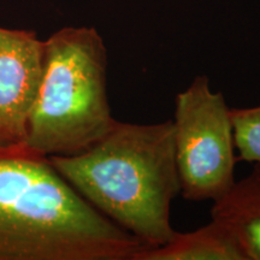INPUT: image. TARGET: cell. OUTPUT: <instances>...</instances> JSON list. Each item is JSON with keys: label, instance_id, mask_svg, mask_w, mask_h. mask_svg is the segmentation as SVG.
<instances>
[{"label": "cell", "instance_id": "cell-1", "mask_svg": "<svg viewBox=\"0 0 260 260\" xmlns=\"http://www.w3.org/2000/svg\"><path fill=\"white\" fill-rule=\"evenodd\" d=\"M144 245L24 146L0 147V260H133Z\"/></svg>", "mask_w": 260, "mask_h": 260}, {"label": "cell", "instance_id": "cell-2", "mask_svg": "<svg viewBox=\"0 0 260 260\" xmlns=\"http://www.w3.org/2000/svg\"><path fill=\"white\" fill-rule=\"evenodd\" d=\"M48 161L94 209L147 248L168 243L181 193L172 121L134 124L116 121L93 147Z\"/></svg>", "mask_w": 260, "mask_h": 260}, {"label": "cell", "instance_id": "cell-3", "mask_svg": "<svg viewBox=\"0 0 260 260\" xmlns=\"http://www.w3.org/2000/svg\"><path fill=\"white\" fill-rule=\"evenodd\" d=\"M107 96V51L94 28L67 27L44 41L40 86L24 147L41 157L88 151L115 124Z\"/></svg>", "mask_w": 260, "mask_h": 260}, {"label": "cell", "instance_id": "cell-4", "mask_svg": "<svg viewBox=\"0 0 260 260\" xmlns=\"http://www.w3.org/2000/svg\"><path fill=\"white\" fill-rule=\"evenodd\" d=\"M172 125L182 197L218 200L235 183L237 158L230 109L209 77H195L177 94Z\"/></svg>", "mask_w": 260, "mask_h": 260}, {"label": "cell", "instance_id": "cell-5", "mask_svg": "<svg viewBox=\"0 0 260 260\" xmlns=\"http://www.w3.org/2000/svg\"><path fill=\"white\" fill-rule=\"evenodd\" d=\"M44 67L35 32L0 27V147L24 146Z\"/></svg>", "mask_w": 260, "mask_h": 260}, {"label": "cell", "instance_id": "cell-6", "mask_svg": "<svg viewBox=\"0 0 260 260\" xmlns=\"http://www.w3.org/2000/svg\"><path fill=\"white\" fill-rule=\"evenodd\" d=\"M211 219L230 233L245 260H260V162L213 201Z\"/></svg>", "mask_w": 260, "mask_h": 260}, {"label": "cell", "instance_id": "cell-7", "mask_svg": "<svg viewBox=\"0 0 260 260\" xmlns=\"http://www.w3.org/2000/svg\"><path fill=\"white\" fill-rule=\"evenodd\" d=\"M245 260L230 233L211 222L191 233H176L165 245L142 249L133 260Z\"/></svg>", "mask_w": 260, "mask_h": 260}, {"label": "cell", "instance_id": "cell-8", "mask_svg": "<svg viewBox=\"0 0 260 260\" xmlns=\"http://www.w3.org/2000/svg\"><path fill=\"white\" fill-rule=\"evenodd\" d=\"M239 160L260 162V106L230 109Z\"/></svg>", "mask_w": 260, "mask_h": 260}]
</instances>
